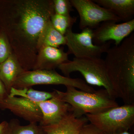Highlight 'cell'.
<instances>
[{
    "label": "cell",
    "instance_id": "5",
    "mask_svg": "<svg viewBox=\"0 0 134 134\" xmlns=\"http://www.w3.org/2000/svg\"><path fill=\"white\" fill-rule=\"evenodd\" d=\"M85 115L91 124L103 133L128 131L134 124V104L118 106L102 112Z\"/></svg>",
    "mask_w": 134,
    "mask_h": 134
},
{
    "label": "cell",
    "instance_id": "25",
    "mask_svg": "<svg viewBox=\"0 0 134 134\" xmlns=\"http://www.w3.org/2000/svg\"><path fill=\"white\" fill-rule=\"evenodd\" d=\"M103 134H130L128 131H125V132H121V133H114V134H108L105 133H103Z\"/></svg>",
    "mask_w": 134,
    "mask_h": 134
},
{
    "label": "cell",
    "instance_id": "24",
    "mask_svg": "<svg viewBox=\"0 0 134 134\" xmlns=\"http://www.w3.org/2000/svg\"><path fill=\"white\" fill-rule=\"evenodd\" d=\"M9 95L4 84L0 79V104L2 103Z\"/></svg>",
    "mask_w": 134,
    "mask_h": 134
},
{
    "label": "cell",
    "instance_id": "18",
    "mask_svg": "<svg viewBox=\"0 0 134 134\" xmlns=\"http://www.w3.org/2000/svg\"><path fill=\"white\" fill-rule=\"evenodd\" d=\"M77 17L63 16L54 13L50 18L53 26L58 31L65 36L69 29H72L74 25L76 23Z\"/></svg>",
    "mask_w": 134,
    "mask_h": 134
},
{
    "label": "cell",
    "instance_id": "10",
    "mask_svg": "<svg viewBox=\"0 0 134 134\" xmlns=\"http://www.w3.org/2000/svg\"><path fill=\"white\" fill-rule=\"evenodd\" d=\"M2 110L7 109L30 123H40L42 114L38 105L21 97L10 96L0 104Z\"/></svg>",
    "mask_w": 134,
    "mask_h": 134
},
{
    "label": "cell",
    "instance_id": "12",
    "mask_svg": "<svg viewBox=\"0 0 134 134\" xmlns=\"http://www.w3.org/2000/svg\"><path fill=\"white\" fill-rule=\"evenodd\" d=\"M68 55L62 48L43 47L39 49L32 70H54L61 64L69 61Z\"/></svg>",
    "mask_w": 134,
    "mask_h": 134
},
{
    "label": "cell",
    "instance_id": "9",
    "mask_svg": "<svg viewBox=\"0 0 134 134\" xmlns=\"http://www.w3.org/2000/svg\"><path fill=\"white\" fill-rule=\"evenodd\" d=\"M134 30V19L121 23L114 21L103 22L93 30V42L100 45L114 41L115 46L120 45Z\"/></svg>",
    "mask_w": 134,
    "mask_h": 134
},
{
    "label": "cell",
    "instance_id": "8",
    "mask_svg": "<svg viewBox=\"0 0 134 134\" xmlns=\"http://www.w3.org/2000/svg\"><path fill=\"white\" fill-rule=\"evenodd\" d=\"M73 7L79 15V29L82 30L88 28L96 29L103 22L121 21L110 10L99 6L91 0H70Z\"/></svg>",
    "mask_w": 134,
    "mask_h": 134
},
{
    "label": "cell",
    "instance_id": "21",
    "mask_svg": "<svg viewBox=\"0 0 134 134\" xmlns=\"http://www.w3.org/2000/svg\"><path fill=\"white\" fill-rule=\"evenodd\" d=\"M54 13L63 16L70 15L73 6L69 0H53Z\"/></svg>",
    "mask_w": 134,
    "mask_h": 134
},
{
    "label": "cell",
    "instance_id": "14",
    "mask_svg": "<svg viewBox=\"0 0 134 134\" xmlns=\"http://www.w3.org/2000/svg\"><path fill=\"white\" fill-rule=\"evenodd\" d=\"M99 6L108 9L121 21H128L133 19L134 0H93Z\"/></svg>",
    "mask_w": 134,
    "mask_h": 134
},
{
    "label": "cell",
    "instance_id": "4",
    "mask_svg": "<svg viewBox=\"0 0 134 134\" xmlns=\"http://www.w3.org/2000/svg\"><path fill=\"white\" fill-rule=\"evenodd\" d=\"M65 76L72 72H79L90 85L103 87L110 96L116 98L109 79L104 60L101 58H77L61 64L58 67Z\"/></svg>",
    "mask_w": 134,
    "mask_h": 134
},
{
    "label": "cell",
    "instance_id": "19",
    "mask_svg": "<svg viewBox=\"0 0 134 134\" xmlns=\"http://www.w3.org/2000/svg\"><path fill=\"white\" fill-rule=\"evenodd\" d=\"M11 134H46L43 128L37 123H30L21 126L18 121L12 120L9 123Z\"/></svg>",
    "mask_w": 134,
    "mask_h": 134
},
{
    "label": "cell",
    "instance_id": "26",
    "mask_svg": "<svg viewBox=\"0 0 134 134\" xmlns=\"http://www.w3.org/2000/svg\"><path fill=\"white\" fill-rule=\"evenodd\" d=\"M0 67H1V64H0Z\"/></svg>",
    "mask_w": 134,
    "mask_h": 134
},
{
    "label": "cell",
    "instance_id": "20",
    "mask_svg": "<svg viewBox=\"0 0 134 134\" xmlns=\"http://www.w3.org/2000/svg\"><path fill=\"white\" fill-rule=\"evenodd\" d=\"M11 46L5 34L0 29V64L12 54Z\"/></svg>",
    "mask_w": 134,
    "mask_h": 134
},
{
    "label": "cell",
    "instance_id": "22",
    "mask_svg": "<svg viewBox=\"0 0 134 134\" xmlns=\"http://www.w3.org/2000/svg\"><path fill=\"white\" fill-rule=\"evenodd\" d=\"M79 134H103V133L91 123H87L82 127Z\"/></svg>",
    "mask_w": 134,
    "mask_h": 134
},
{
    "label": "cell",
    "instance_id": "11",
    "mask_svg": "<svg viewBox=\"0 0 134 134\" xmlns=\"http://www.w3.org/2000/svg\"><path fill=\"white\" fill-rule=\"evenodd\" d=\"M36 104L42 113V120L40 123V125L41 126L56 124L72 111L71 106L61 100L56 94L52 98Z\"/></svg>",
    "mask_w": 134,
    "mask_h": 134
},
{
    "label": "cell",
    "instance_id": "2",
    "mask_svg": "<svg viewBox=\"0 0 134 134\" xmlns=\"http://www.w3.org/2000/svg\"><path fill=\"white\" fill-rule=\"evenodd\" d=\"M106 53L104 60L116 97L125 104H134V34Z\"/></svg>",
    "mask_w": 134,
    "mask_h": 134
},
{
    "label": "cell",
    "instance_id": "7",
    "mask_svg": "<svg viewBox=\"0 0 134 134\" xmlns=\"http://www.w3.org/2000/svg\"><path fill=\"white\" fill-rule=\"evenodd\" d=\"M66 45L69 55L72 54L77 58H100L103 53H106L110 47L112 41L103 44L97 45L93 42V30L87 28L82 30L80 33L73 32L69 29L65 35Z\"/></svg>",
    "mask_w": 134,
    "mask_h": 134
},
{
    "label": "cell",
    "instance_id": "15",
    "mask_svg": "<svg viewBox=\"0 0 134 134\" xmlns=\"http://www.w3.org/2000/svg\"><path fill=\"white\" fill-rule=\"evenodd\" d=\"M25 71L13 54L1 64L0 79L9 94L17 78Z\"/></svg>",
    "mask_w": 134,
    "mask_h": 134
},
{
    "label": "cell",
    "instance_id": "17",
    "mask_svg": "<svg viewBox=\"0 0 134 134\" xmlns=\"http://www.w3.org/2000/svg\"><path fill=\"white\" fill-rule=\"evenodd\" d=\"M55 90L53 92L40 91L31 88L16 89L12 87L9 95L12 96L21 97L27 99L33 103H38L48 100L55 97Z\"/></svg>",
    "mask_w": 134,
    "mask_h": 134
},
{
    "label": "cell",
    "instance_id": "3",
    "mask_svg": "<svg viewBox=\"0 0 134 134\" xmlns=\"http://www.w3.org/2000/svg\"><path fill=\"white\" fill-rule=\"evenodd\" d=\"M66 88L64 92L54 90L57 97L68 104L72 111L77 117L98 113L119 106L115 98L111 97L105 89H100L92 93L72 86H66Z\"/></svg>",
    "mask_w": 134,
    "mask_h": 134
},
{
    "label": "cell",
    "instance_id": "16",
    "mask_svg": "<svg viewBox=\"0 0 134 134\" xmlns=\"http://www.w3.org/2000/svg\"><path fill=\"white\" fill-rule=\"evenodd\" d=\"M65 36L60 33L54 27L50 20L45 25L42 30L38 43V49L44 46L58 48L59 46L66 45Z\"/></svg>",
    "mask_w": 134,
    "mask_h": 134
},
{
    "label": "cell",
    "instance_id": "1",
    "mask_svg": "<svg viewBox=\"0 0 134 134\" xmlns=\"http://www.w3.org/2000/svg\"><path fill=\"white\" fill-rule=\"evenodd\" d=\"M54 14L53 0H0V29L25 71L33 69L40 35Z\"/></svg>",
    "mask_w": 134,
    "mask_h": 134
},
{
    "label": "cell",
    "instance_id": "13",
    "mask_svg": "<svg viewBox=\"0 0 134 134\" xmlns=\"http://www.w3.org/2000/svg\"><path fill=\"white\" fill-rule=\"evenodd\" d=\"M88 121L86 117H77L71 111L58 123L42 127L46 134H79Z\"/></svg>",
    "mask_w": 134,
    "mask_h": 134
},
{
    "label": "cell",
    "instance_id": "23",
    "mask_svg": "<svg viewBox=\"0 0 134 134\" xmlns=\"http://www.w3.org/2000/svg\"><path fill=\"white\" fill-rule=\"evenodd\" d=\"M0 134H11V129L9 122L3 121L0 123Z\"/></svg>",
    "mask_w": 134,
    "mask_h": 134
},
{
    "label": "cell",
    "instance_id": "6",
    "mask_svg": "<svg viewBox=\"0 0 134 134\" xmlns=\"http://www.w3.org/2000/svg\"><path fill=\"white\" fill-rule=\"evenodd\" d=\"M39 85H52L72 86L83 91L94 92L96 90L80 78H72L60 75L54 70H32L25 71L18 77L13 88L23 89Z\"/></svg>",
    "mask_w": 134,
    "mask_h": 134
}]
</instances>
